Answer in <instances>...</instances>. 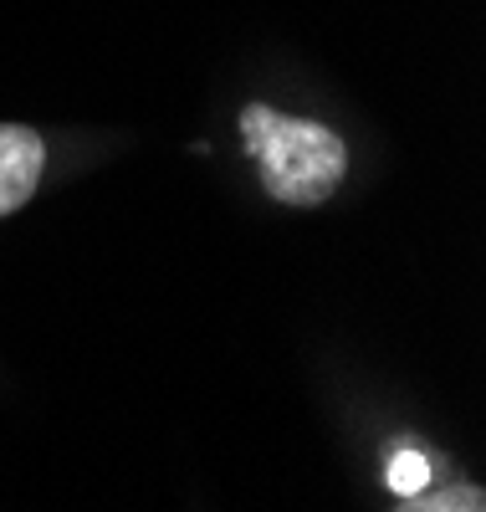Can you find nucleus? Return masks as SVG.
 I'll return each instance as SVG.
<instances>
[{
	"label": "nucleus",
	"mask_w": 486,
	"mask_h": 512,
	"mask_svg": "<svg viewBox=\"0 0 486 512\" xmlns=\"http://www.w3.org/2000/svg\"><path fill=\"white\" fill-rule=\"evenodd\" d=\"M47 169V144L26 123H0V216L21 210Z\"/></svg>",
	"instance_id": "2"
},
{
	"label": "nucleus",
	"mask_w": 486,
	"mask_h": 512,
	"mask_svg": "<svg viewBox=\"0 0 486 512\" xmlns=\"http://www.w3.org/2000/svg\"><path fill=\"white\" fill-rule=\"evenodd\" d=\"M394 512H486V497L481 487L471 482H451V487H420L410 497H400Z\"/></svg>",
	"instance_id": "3"
},
{
	"label": "nucleus",
	"mask_w": 486,
	"mask_h": 512,
	"mask_svg": "<svg viewBox=\"0 0 486 512\" xmlns=\"http://www.w3.org/2000/svg\"><path fill=\"white\" fill-rule=\"evenodd\" d=\"M425 482H430V461H425L420 451H394V456H389V487L400 492V497L420 492Z\"/></svg>",
	"instance_id": "4"
},
{
	"label": "nucleus",
	"mask_w": 486,
	"mask_h": 512,
	"mask_svg": "<svg viewBox=\"0 0 486 512\" xmlns=\"http://www.w3.org/2000/svg\"><path fill=\"white\" fill-rule=\"evenodd\" d=\"M241 139L246 154L261 169V185L282 205H323L348 169V149L333 128L307 123V118H287L267 103H251L241 113Z\"/></svg>",
	"instance_id": "1"
}]
</instances>
